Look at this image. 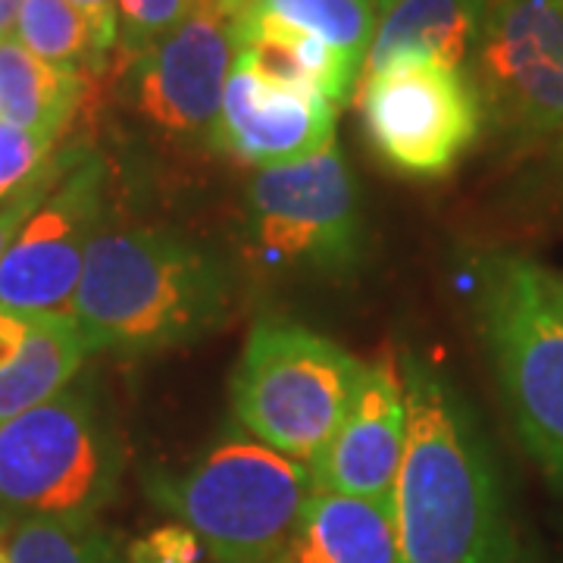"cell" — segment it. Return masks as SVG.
Here are the masks:
<instances>
[{"label":"cell","mask_w":563,"mask_h":563,"mask_svg":"<svg viewBox=\"0 0 563 563\" xmlns=\"http://www.w3.org/2000/svg\"><path fill=\"white\" fill-rule=\"evenodd\" d=\"M247 263L266 276H339L363 251L361 191L342 151L266 166L244 188Z\"/></svg>","instance_id":"obj_7"},{"label":"cell","mask_w":563,"mask_h":563,"mask_svg":"<svg viewBox=\"0 0 563 563\" xmlns=\"http://www.w3.org/2000/svg\"><path fill=\"white\" fill-rule=\"evenodd\" d=\"M22 3H25V0H0V41L13 35L16 20H20Z\"/></svg>","instance_id":"obj_27"},{"label":"cell","mask_w":563,"mask_h":563,"mask_svg":"<svg viewBox=\"0 0 563 563\" xmlns=\"http://www.w3.org/2000/svg\"><path fill=\"white\" fill-rule=\"evenodd\" d=\"M144 492L188 526L217 563H279L317 483L307 463L235 422L188 463L144 473Z\"/></svg>","instance_id":"obj_3"},{"label":"cell","mask_w":563,"mask_h":563,"mask_svg":"<svg viewBox=\"0 0 563 563\" xmlns=\"http://www.w3.org/2000/svg\"><path fill=\"white\" fill-rule=\"evenodd\" d=\"M335 103L263 81L235 63L210 144L247 166H285L335 144Z\"/></svg>","instance_id":"obj_13"},{"label":"cell","mask_w":563,"mask_h":563,"mask_svg":"<svg viewBox=\"0 0 563 563\" xmlns=\"http://www.w3.org/2000/svg\"><path fill=\"white\" fill-rule=\"evenodd\" d=\"M551 298H554V307H558V313L563 317V276H561V279H551Z\"/></svg>","instance_id":"obj_28"},{"label":"cell","mask_w":563,"mask_h":563,"mask_svg":"<svg viewBox=\"0 0 563 563\" xmlns=\"http://www.w3.org/2000/svg\"><path fill=\"white\" fill-rule=\"evenodd\" d=\"M363 363L301 322L261 320L232 373V417L291 461H317L342 426Z\"/></svg>","instance_id":"obj_6"},{"label":"cell","mask_w":563,"mask_h":563,"mask_svg":"<svg viewBox=\"0 0 563 563\" xmlns=\"http://www.w3.org/2000/svg\"><path fill=\"white\" fill-rule=\"evenodd\" d=\"M88 354L91 347L73 313H32L16 354L0 363V422L60 395Z\"/></svg>","instance_id":"obj_17"},{"label":"cell","mask_w":563,"mask_h":563,"mask_svg":"<svg viewBox=\"0 0 563 563\" xmlns=\"http://www.w3.org/2000/svg\"><path fill=\"white\" fill-rule=\"evenodd\" d=\"M407 442V398L398 361L363 363L357 388L335 435L310 463L322 492L395 504Z\"/></svg>","instance_id":"obj_12"},{"label":"cell","mask_w":563,"mask_h":563,"mask_svg":"<svg viewBox=\"0 0 563 563\" xmlns=\"http://www.w3.org/2000/svg\"><path fill=\"white\" fill-rule=\"evenodd\" d=\"M235 54L232 25L195 3L176 32L129 60L125 101L154 135L210 144Z\"/></svg>","instance_id":"obj_10"},{"label":"cell","mask_w":563,"mask_h":563,"mask_svg":"<svg viewBox=\"0 0 563 563\" xmlns=\"http://www.w3.org/2000/svg\"><path fill=\"white\" fill-rule=\"evenodd\" d=\"M107 181V163L95 151L57 181L0 261V310L32 317L73 303L85 251L103 222Z\"/></svg>","instance_id":"obj_11"},{"label":"cell","mask_w":563,"mask_h":563,"mask_svg":"<svg viewBox=\"0 0 563 563\" xmlns=\"http://www.w3.org/2000/svg\"><path fill=\"white\" fill-rule=\"evenodd\" d=\"M361 113L373 151L413 179L448 176L485 125L470 73L435 63H398L363 76Z\"/></svg>","instance_id":"obj_8"},{"label":"cell","mask_w":563,"mask_h":563,"mask_svg":"<svg viewBox=\"0 0 563 563\" xmlns=\"http://www.w3.org/2000/svg\"><path fill=\"white\" fill-rule=\"evenodd\" d=\"M16 38L41 60L79 73H101L103 60L95 29L69 0H25L16 20Z\"/></svg>","instance_id":"obj_20"},{"label":"cell","mask_w":563,"mask_h":563,"mask_svg":"<svg viewBox=\"0 0 563 563\" xmlns=\"http://www.w3.org/2000/svg\"><path fill=\"white\" fill-rule=\"evenodd\" d=\"M85 98L79 69L35 57L16 35L0 41V120L57 141Z\"/></svg>","instance_id":"obj_18"},{"label":"cell","mask_w":563,"mask_h":563,"mask_svg":"<svg viewBox=\"0 0 563 563\" xmlns=\"http://www.w3.org/2000/svg\"><path fill=\"white\" fill-rule=\"evenodd\" d=\"M373 3H376V10H379V16H383L385 10H388L391 3H398V0H373Z\"/></svg>","instance_id":"obj_29"},{"label":"cell","mask_w":563,"mask_h":563,"mask_svg":"<svg viewBox=\"0 0 563 563\" xmlns=\"http://www.w3.org/2000/svg\"><path fill=\"white\" fill-rule=\"evenodd\" d=\"M85 151H88V147H81V144L54 151L51 161L44 163L32 179L25 181V185H20L10 198L0 201V261H3V254L10 251V244L16 242L22 225L32 220V213H35L41 203H44V198L57 188V181L79 163V157Z\"/></svg>","instance_id":"obj_23"},{"label":"cell","mask_w":563,"mask_h":563,"mask_svg":"<svg viewBox=\"0 0 563 563\" xmlns=\"http://www.w3.org/2000/svg\"><path fill=\"white\" fill-rule=\"evenodd\" d=\"M201 539L185 523H163L125 544V563H201Z\"/></svg>","instance_id":"obj_25"},{"label":"cell","mask_w":563,"mask_h":563,"mask_svg":"<svg viewBox=\"0 0 563 563\" xmlns=\"http://www.w3.org/2000/svg\"><path fill=\"white\" fill-rule=\"evenodd\" d=\"M239 301L229 254L179 229L101 222L85 251L73 320L91 351L147 357L217 332Z\"/></svg>","instance_id":"obj_2"},{"label":"cell","mask_w":563,"mask_h":563,"mask_svg":"<svg viewBox=\"0 0 563 563\" xmlns=\"http://www.w3.org/2000/svg\"><path fill=\"white\" fill-rule=\"evenodd\" d=\"M407 442L395 485L401 563H529L492 444L463 391L404 351Z\"/></svg>","instance_id":"obj_1"},{"label":"cell","mask_w":563,"mask_h":563,"mask_svg":"<svg viewBox=\"0 0 563 563\" xmlns=\"http://www.w3.org/2000/svg\"><path fill=\"white\" fill-rule=\"evenodd\" d=\"M73 7H79L81 13L88 16L95 38L101 47L103 60H110V54L117 51L120 41V25H117V0H69Z\"/></svg>","instance_id":"obj_26"},{"label":"cell","mask_w":563,"mask_h":563,"mask_svg":"<svg viewBox=\"0 0 563 563\" xmlns=\"http://www.w3.org/2000/svg\"><path fill=\"white\" fill-rule=\"evenodd\" d=\"M3 548L10 563H125V548L98 523H22Z\"/></svg>","instance_id":"obj_21"},{"label":"cell","mask_w":563,"mask_h":563,"mask_svg":"<svg viewBox=\"0 0 563 563\" xmlns=\"http://www.w3.org/2000/svg\"><path fill=\"white\" fill-rule=\"evenodd\" d=\"M0 563H10V558H7V548H3V542H0Z\"/></svg>","instance_id":"obj_30"},{"label":"cell","mask_w":563,"mask_h":563,"mask_svg":"<svg viewBox=\"0 0 563 563\" xmlns=\"http://www.w3.org/2000/svg\"><path fill=\"white\" fill-rule=\"evenodd\" d=\"M232 35L239 47L235 63L247 66L263 81H273L291 91L320 95L335 107H342L351 98L361 66L347 60L335 47H329L325 41L263 13H251L242 22H235Z\"/></svg>","instance_id":"obj_15"},{"label":"cell","mask_w":563,"mask_h":563,"mask_svg":"<svg viewBox=\"0 0 563 563\" xmlns=\"http://www.w3.org/2000/svg\"><path fill=\"white\" fill-rule=\"evenodd\" d=\"M473 307L514 429L563 495V317L551 276L517 251L483 254Z\"/></svg>","instance_id":"obj_5"},{"label":"cell","mask_w":563,"mask_h":563,"mask_svg":"<svg viewBox=\"0 0 563 563\" xmlns=\"http://www.w3.org/2000/svg\"><path fill=\"white\" fill-rule=\"evenodd\" d=\"M54 151H57V141L41 139L0 120V201L32 179L41 166L51 161Z\"/></svg>","instance_id":"obj_24"},{"label":"cell","mask_w":563,"mask_h":563,"mask_svg":"<svg viewBox=\"0 0 563 563\" xmlns=\"http://www.w3.org/2000/svg\"><path fill=\"white\" fill-rule=\"evenodd\" d=\"M279 563H401L395 504L317 488Z\"/></svg>","instance_id":"obj_16"},{"label":"cell","mask_w":563,"mask_h":563,"mask_svg":"<svg viewBox=\"0 0 563 563\" xmlns=\"http://www.w3.org/2000/svg\"><path fill=\"white\" fill-rule=\"evenodd\" d=\"M251 13H263L291 29H301L357 66L366 60V51L379 25V10L373 0H254L244 16Z\"/></svg>","instance_id":"obj_19"},{"label":"cell","mask_w":563,"mask_h":563,"mask_svg":"<svg viewBox=\"0 0 563 563\" xmlns=\"http://www.w3.org/2000/svg\"><path fill=\"white\" fill-rule=\"evenodd\" d=\"M195 0H117V25H120L122 54L132 60L154 47L169 32L191 16Z\"/></svg>","instance_id":"obj_22"},{"label":"cell","mask_w":563,"mask_h":563,"mask_svg":"<svg viewBox=\"0 0 563 563\" xmlns=\"http://www.w3.org/2000/svg\"><path fill=\"white\" fill-rule=\"evenodd\" d=\"M466 73L498 132H563V0H495Z\"/></svg>","instance_id":"obj_9"},{"label":"cell","mask_w":563,"mask_h":563,"mask_svg":"<svg viewBox=\"0 0 563 563\" xmlns=\"http://www.w3.org/2000/svg\"><path fill=\"white\" fill-rule=\"evenodd\" d=\"M125 448L88 388L0 422V539L22 523H98L120 495Z\"/></svg>","instance_id":"obj_4"},{"label":"cell","mask_w":563,"mask_h":563,"mask_svg":"<svg viewBox=\"0 0 563 563\" xmlns=\"http://www.w3.org/2000/svg\"><path fill=\"white\" fill-rule=\"evenodd\" d=\"M495 0H398L385 10L363 60V76L398 63L470 69Z\"/></svg>","instance_id":"obj_14"}]
</instances>
